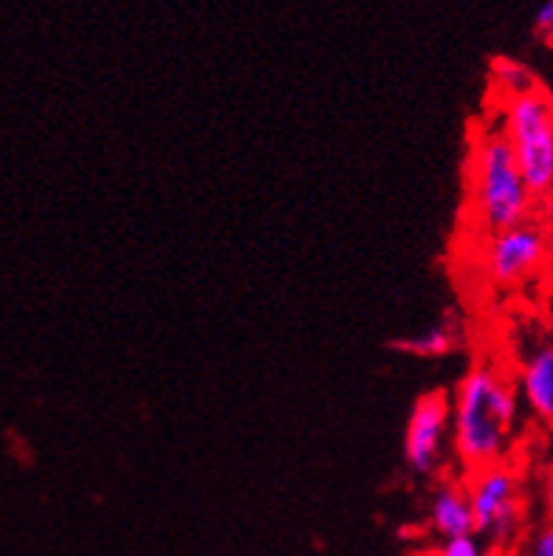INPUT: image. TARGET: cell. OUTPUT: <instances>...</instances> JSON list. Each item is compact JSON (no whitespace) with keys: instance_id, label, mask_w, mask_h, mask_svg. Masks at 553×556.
<instances>
[{"instance_id":"cell-1","label":"cell","mask_w":553,"mask_h":556,"mask_svg":"<svg viewBox=\"0 0 553 556\" xmlns=\"http://www.w3.org/2000/svg\"><path fill=\"white\" fill-rule=\"evenodd\" d=\"M452 413V452L463 472L508 464L523 427L514 376L498 362H477L449 395Z\"/></svg>"},{"instance_id":"cell-2","label":"cell","mask_w":553,"mask_h":556,"mask_svg":"<svg viewBox=\"0 0 553 556\" xmlns=\"http://www.w3.org/2000/svg\"><path fill=\"white\" fill-rule=\"evenodd\" d=\"M533 215L537 198L528 190L498 122L475 125L466 155V218L475 232H503L533 220Z\"/></svg>"},{"instance_id":"cell-3","label":"cell","mask_w":553,"mask_h":556,"mask_svg":"<svg viewBox=\"0 0 553 556\" xmlns=\"http://www.w3.org/2000/svg\"><path fill=\"white\" fill-rule=\"evenodd\" d=\"M494 122L512 148L528 190L540 201L553 190V97L537 85L508 99H494Z\"/></svg>"},{"instance_id":"cell-4","label":"cell","mask_w":553,"mask_h":556,"mask_svg":"<svg viewBox=\"0 0 553 556\" xmlns=\"http://www.w3.org/2000/svg\"><path fill=\"white\" fill-rule=\"evenodd\" d=\"M463 486L469 497L475 534L494 548L512 545L526 520V492L517 466L508 460L466 472Z\"/></svg>"},{"instance_id":"cell-5","label":"cell","mask_w":553,"mask_h":556,"mask_svg":"<svg viewBox=\"0 0 553 556\" xmlns=\"http://www.w3.org/2000/svg\"><path fill=\"white\" fill-rule=\"evenodd\" d=\"M483 271L494 286L512 289L531 280L551 263V249L537 220H526L503 232L483 235Z\"/></svg>"},{"instance_id":"cell-6","label":"cell","mask_w":553,"mask_h":556,"mask_svg":"<svg viewBox=\"0 0 553 556\" xmlns=\"http://www.w3.org/2000/svg\"><path fill=\"white\" fill-rule=\"evenodd\" d=\"M452 452V413L449 395L429 390L413 404L404 427V464L418 478H432Z\"/></svg>"},{"instance_id":"cell-7","label":"cell","mask_w":553,"mask_h":556,"mask_svg":"<svg viewBox=\"0 0 553 556\" xmlns=\"http://www.w3.org/2000/svg\"><path fill=\"white\" fill-rule=\"evenodd\" d=\"M514 384L528 416L553 430V339L533 345L526 353V359L517 367Z\"/></svg>"},{"instance_id":"cell-8","label":"cell","mask_w":553,"mask_h":556,"mask_svg":"<svg viewBox=\"0 0 553 556\" xmlns=\"http://www.w3.org/2000/svg\"><path fill=\"white\" fill-rule=\"evenodd\" d=\"M427 522L429 531L435 536H441V540L475 534V520H472L469 497H466L463 478H447L435 486L427 506Z\"/></svg>"},{"instance_id":"cell-9","label":"cell","mask_w":553,"mask_h":556,"mask_svg":"<svg viewBox=\"0 0 553 556\" xmlns=\"http://www.w3.org/2000/svg\"><path fill=\"white\" fill-rule=\"evenodd\" d=\"M457 348V333L449 325H432L427 331L410 333L390 342L392 353H404L413 359H443Z\"/></svg>"},{"instance_id":"cell-10","label":"cell","mask_w":553,"mask_h":556,"mask_svg":"<svg viewBox=\"0 0 553 556\" xmlns=\"http://www.w3.org/2000/svg\"><path fill=\"white\" fill-rule=\"evenodd\" d=\"M537 85H540V79L533 77V71L517 60L500 56L491 63V93H494V99L517 97V93L531 91Z\"/></svg>"},{"instance_id":"cell-11","label":"cell","mask_w":553,"mask_h":556,"mask_svg":"<svg viewBox=\"0 0 553 556\" xmlns=\"http://www.w3.org/2000/svg\"><path fill=\"white\" fill-rule=\"evenodd\" d=\"M432 556H486V543L477 534L452 536V540H441Z\"/></svg>"},{"instance_id":"cell-12","label":"cell","mask_w":553,"mask_h":556,"mask_svg":"<svg viewBox=\"0 0 553 556\" xmlns=\"http://www.w3.org/2000/svg\"><path fill=\"white\" fill-rule=\"evenodd\" d=\"M526 556H553V522H545L528 536Z\"/></svg>"},{"instance_id":"cell-13","label":"cell","mask_w":553,"mask_h":556,"mask_svg":"<svg viewBox=\"0 0 553 556\" xmlns=\"http://www.w3.org/2000/svg\"><path fill=\"white\" fill-rule=\"evenodd\" d=\"M533 220L540 224L542 235H545V240H548V249H551V257H553V190L537 201V215H533Z\"/></svg>"},{"instance_id":"cell-14","label":"cell","mask_w":553,"mask_h":556,"mask_svg":"<svg viewBox=\"0 0 553 556\" xmlns=\"http://www.w3.org/2000/svg\"><path fill=\"white\" fill-rule=\"evenodd\" d=\"M540 497H542V508H545L548 522H553V455L545 460L540 472Z\"/></svg>"},{"instance_id":"cell-15","label":"cell","mask_w":553,"mask_h":556,"mask_svg":"<svg viewBox=\"0 0 553 556\" xmlns=\"http://www.w3.org/2000/svg\"><path fill=\"white\" fill-rule=\"evenodd\" d=\"M533 26H537V35H540L542 40L553 42V0H542V7L540 12H537Z\"/></svg>"}]
</instances>
